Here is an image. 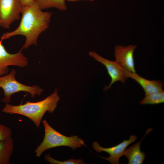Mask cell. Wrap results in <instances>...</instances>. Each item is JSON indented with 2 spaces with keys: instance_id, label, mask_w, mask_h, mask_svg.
Segmentation results:
<instances>
[{
  "instance_id": "cell-16",
  "label": "cell",
  "mask_w": 164,
  "mask_h": 164,
  "mask_svg": "<svg viewBox=\"0 0 164 164\" xmlns=\"http://www.w3.org/2000/svg\"><path fill=\"white\" fill-rule=\"evenodd\" d=\"M12 131L9 127L0 124V140L7 139L12 137Z\"/></svg>"
},
{
  "instance_id": "cell-9",
  "label": "cell",
  "mask_w": 164,
  "mask_h": 164,
  "mask_svg": "<svg viewBox=\"0 0 164 164\" xmlns=\"http://www.w3.org/2000/svg\"><path fill=\"white\" fill-rule=\"evenodd\" d=\"M137 137L131 135L128 140L125 139L122 142L118 145L109 148H104L101 146L97 142H93L92 147L97 152L101 153L102 152H105L110 155L107 158L99 156L101 158L107 160L112 164H118L120 158L123 155L127 147L131 143L134 142Z\"/></svg>"
},
{
  "instance_id": "cell-3",
  "label": "cell",
  "mask_w": 164,
  "mask_h": 164,
  "mask_svg": "<svg viewBox=\"0 0 164 164\" xmlns=\"http://www.w3.org/2000/svg\"><path fill=\"white\" fill-rule=\"evenodd\" d=\"M42 122L44 128V136L43 141L35 150L36 157H40L44 151L57 147L66 146L74 150L82 145L87 147L84 141L78 136H66L52 128L46 120Z\"/></svg>"
},
{
  "instance_id": "cell-15",
  "label": "cell",
  "mask_w": 164,
  "mask_h": 164,
  "mask_svg": "<svg viewBox=\"0 0 164 164\" xmlns=\"http://www.w3.org/2000/svg\"><path fill=\"white\" fill-rule=\"evenodd\" d=\"M45 160L52 164H84L85 163L81 159H70L64 161L56 160L52 157L50 154H47L44 156Z\"/></svg>"
},
{
  "instance_id": "cell-4",
  "label": "cell",
  "mask_w": 164,
  "mask_h": 164,
  "mask_svg": "<svg viewBox=\"0 0 164 164\" xmlns=\"http://www.w3.org/2000/svg\"><path fill=\"white\" fill-rule=\"evenodd\" d=\"M16 73V71L13 69L8 74L0 77V87L3 90L4 96L2 100L3 102L10 103L12 95L20 91L29 93L32 98L36 95H41L43 89L37 85L30 86L19 83L15 78Z\"/></svg>"
},
{
  "instance_id": "cell-8",
  "label": "cell",
  "mask_w": 164,
  "mask_h": 164,
  "mask_svg": "<svg viewBox=\"0 0 164 164\" xmlns=\"http://www.w3.org/2000/svg\"><path fill=\"white\" fill-rule=\"evenodd\" d=\"M136 48V45L131 44L117 45L114 48L115 61L122 69L130 72H136L134 54Z\"/></svg>"
},
{
  "instance_id": "cell-14",
  "label": "cell",
  "mask_w": 164,
  "mask_h": 164,
  "mask_svg": "<svg viewBox=\"0 0 164 164\" xmlns=\"http://www.w3.org/2000/svg\"><path fill=\"white\" fill-rule=\"evenodd\" d=\"M164 102V91L163 90L145 96L140 102V104L141 105H152Z\"/></svg>"
},
{
  "instance_id": "cell-18",
  "label": "cell",
  "mask_w": 164,
  "mask_h": 164,
  "mask_svg": "<svg viewBox=\"0 0 164 164\" xmlns=\"http://www.w3.org/2000/svg\"><path fill=\"white\" fill-rule=\"evenodd\" d=\"M66 0L68 2H73L81 1V0H87V1H91V2H93L95 0Z\"/></svg>"
},
{
  "instance_id": "cell-1",
  "label": "cell",
  "mask_w": 164,
  "mask_h": 164,
  "mask_svg": "<svg viewBox=\"0 0 164 164\" xmlns=\"http://www.w3.org/2000/svg\"><path fill=\"white\" fill-rule=\"evenodd\" d=\"M21 14L18 27L13 31L4 33L0 39L4 40L17 35L25 36L26 40L22 50L32 45H37L39 36L49 26L53 12L43 11L34 0L23 7Z\"/></svg>"
},
{
  "instance_id": "cell-5",
  "label": "cell",
  "mask_w": 164,
  "mask_h": 164,
  "mask_svg": "<svg viewBox=\"0 0 164 164\" xmlns=\"http://www.w3.org/2000/svg\"><path fill=\"white\" fill-rule=\"evenodd\" d=\"M23 7L20 0H0V26L9 29L20 19Z\"/></svg>"
},
{
  "instance_id": "cell-12",
  "label": "cell",
  "mask_w": 164,
  "mask_h": 164,
  "mask_svg": "<svg viewBox=\"0 0 164 164\" xmlns=\"http://www.w3.org/2000/svg\"><path fill=\"white\" fill-rule=\"evenodd\" d=\"M13 149L12 137L6 140H0V164H9Z\"/></svg>"
},
{
  "instance_id": "cell-10",
  "label": "cell",
  "mask_w": 164,
  "mask_h": 164,
  "mask_svg": "<svg viewBox=\"0 0 164 164\" xmlns=\"http://www.w3.org/2000/svg\"><path fill=\"white\" fill-rule=\"evenodd\" d=\"M123 70L128 78L133 79L142 87L145 96L163 90V84L162 81L159 80H148L140 76L136 72H130L124 69Z\"/></svg>"
},
{
  "instance_id": "cell-17",
  "label": "cell",
  "mask_w": 164,
  "mask_h": 164,
  "mask_svg": "<svg viewBox=\"0 0 164 164\" xmlns=\"http://www.w3.org/2000/svg\"><path fill=\"white\" fill-rule=\"evenodd\" d=\"M23 6L29 5L32 3L34 0H20Z\"/></svg>"
},
{
  "instance_id": "cell-6",
  "label": "cell",
  "mask_w": 164,
  "mask_h": 164,
  "mask_svg": "<svg viewBox=\"0 0 164 164\" xmlns=\"http://www.w3.org/2000/svg\"><path fill=\"white\" fill-rule=\"evenodd\" d=\"M0 40V77L7 74L9 66H15L23 67L27 65L28 60L21 50L18 53L11 54L9 53L2 44L3 40Z\"/></svg>"
},
{
  "instance_id": "cell-11",
  "label": "cell",
  "mask_w": 164,
  "mask_h": 164,
  "mask_svg": "<svg viewBox=\"0 0 164 164\" xmlns=\"http://www.w3.org/2000/svg\"><path fill=\"white\" fill-rule=\"evenodd\" d=\"M152 130V128H149L143 138L140 142H137L125 149L123 155L128 159V164H142L145 158L144 152H142L140 150V143L145 136Z\"/></svg>"
},
{
  "instance_id": "cell-7",
  "label": "cell",
  "mask_w": 164,
  "mask_h": 164,
  "mask_svg": "<svg viewBox=\"0 0 164 164\" xmlns=\"http://www.w3.org/2000/svg\"><path fill=\"white\" fill-rule=\"evenodd\" d=\"M89 55L105 66L111 78L110 83L104 87V91H106L110 89L113 84L117 81H120L122 83L126 82L128 77L125 74L123 69L115 61H112L106 59L95 51L90 52Z\"/></svg>"
},
{
  "instance_id": "cell-2",
  "label": "cell",
  "mask_w": 164,
  "mask_h": 164,
  "mask_svg": "<svg viewBox=\"0 0 164 164\" xmlns=\"http://www.w3.org/2000/svg\"><path fill=\"white\" fill-rule=\"evenodd\" d=\"M59 100L56 88L52 94L39 101L31 102L27 101L25 104L18 105L6 103L2 111L11 114H16L24 116L31 120L38 128L44 114L46 112L53 113Z\"/></svg>"
},
{
  "instance_id": "cell-13",
  "label": "cell",
  "mask_w": 164,
  "mask_h": 164,
  "mask_svg": "<svg viewBox=\"0 0 164 164\" xmlns=\"http://www.w3.org/2000/svg\"><path fill=\"white\" fill-rule=\"evenodd\" d=\"M42 10L50 8H54L61 11L67 9L66 0H34Z\"/></svg>"
}]
</instances>
